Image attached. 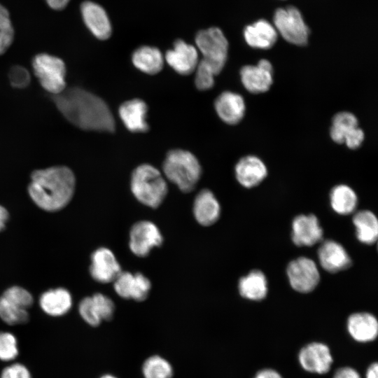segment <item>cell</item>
Here are the masks:
<instances>
[{
  "label": "cell",
  "instance_id": "obj_1",
  "mask_svg": "<svg viewBox=\"0 0 378 378\" xmlns=\"http://www.w3.org/2000/svg\"><path fill=\"white\" fill-rule=\"evenodd\" d=\"M59 112L74 125L85 130L113 132L115 122L106 103L80 88H66L54 95Z\"/></svg>",
  "mask_w": 378,
  "mask_h": 378
},
{
  "label": "cell",
  "instance_id": "obj_2",
  "mask_svg": "<svg viewBox=\"0 0 378 378\" xmlns=\"http://www.w3.org/2000/svg\"><path fill=\"white\" fill-rule=\"evenodd\" d=\"M76 178L67 167L55 166L35 170L28 186L34 202L46 211H57L71 200L75 190Z\"/></svg>",
  "mask_w": 378,
  "mask_h": 378
},
{
  "label": "cell",
  "instance_id": "obj_3",
  "mask_svg": "<svg viewBox=\"0 0 378 378\" xmlns=\"http://www.w3.org/2000/svg\"><path fill=\"white\" fill-rule=\"evenodd\" d=\"M130 189L142 204L155 209L164 200L168 186L162 173L149 164L139 165L132 173Z\"/></svg>",
  "mask_w": 378,
  "mask_h": 378
},
{
  "label": "cell",
  "instance_id": "obj_4",
  "mask_svg": "<svg viewBox=\"0 0 378 378\" xmlns=\"http://www.w3.org/2000/svg\"><path fill=\"white\" fill-rule=\"evenodd\" d=\"M163 173L183 192L195 189L202 176V167L192 153L183 149L169 150L162 164Z\"/></svg>",
  "mask_w": 378,
  "mask_h": 378
},
{
  "label": "cell",
  "instance_id": "obj_5",
  "mask_svg": "<svg viewBox=\"0 0 378 378\" xmlns=\"http://www.w3.org/2000/svg\"><path fill=\"white\" fill-rule=\"evenodd\" d=\"M195 43L202 55V60L218 75L225 65L228 42L221 29L210 27L197 32Z\"/></svg>",
  "mask_w": 378,
  "mask_h": 378
},
{
  "label": "cell",
  "instance_id": "obj_6",
  "mask_svg": "<svg viewBox=\"0 0 378 378\" xmlns=\"http://www.w3.org/2000/svg\"><path fill=\"white\" fill-rule=\"evenodd\" d=\"M32 67L41 85L48 92L56 95L66 89V66L62 59L40 53L34 57Z\"/></svg>",
  "mask_w": 378,
  "mask_h": 378
},
{
  "label": "cell",
  "instance_id": "obj_7",
  "mask_svg": "<svg viewBox=\"0 0 378 378\" xmlns=\"http://www.w3.org/2000/svg\"><path fill=\"white\" fill-rule=\"evenodd\" d=\"M274 27L288 43L296 46L307 43L309 29L302 14L293 6L279 8L274 15Z\"/></svg>",
  "mask_w": 378,
  "mask_h": 378
},
{
  "label": "cell",
  "instance_id": "obj_8",
  "mask_svg": "<svg viewBox=\"0 0 378 378\" xmlns=\"http://www.w3.org/2000/svg\"><path fill=\"white\" fill-rule=\"evenodd\" d=\"M162 243V234L154 223L140 220L131 227L129 247L134 255L141 258L146 257L152 249L160 246Z\"/></svg>",
  "mask_w": 378,
  "mask_h": 378
},
{
  "label": "cell",
  "instance_id": "obj_9",
  "mask_svg": "<svg viewBox=\"0 0 378 378\" xmlns=\"http://www.w3.org/2000/svg\"><path fill=\"white\" fill-rule=\"evenodd\" d=\"M330 135L337 144H345L349 148H359L365 138L358 127L357 118L351 113L342 111L335 114L332 120Z\"/></svg>",
  "mask_w": 378,
  "mask_h": 378
},
{
  "label": "cell",
  "instance_id": "obj_10",
  "mask_svg": "<svg viewBox=\"0 0 378 378\" xmlns=\"http://www.w3.org/2000/svg\"><path fill=\"white\" fill-rule=\"evenodd\" d=\"M286 272L291 287L299 293H309L319 283L320 274L316 263L306 257L292 260Z\"/></svg>",
  "mask_w": 378,
  "mask_h": 378
},
{
  "label": "cell",
  "instance_id": "obj_11",
  "mask_svg": "<svg viewBox=\"0 0 378 378\" xmlns=\"http://www.w3.org/2000/svg\"><path fill=\"white\" fill-rule=\"evenodd\" d=\"M113 288L122 298L141 302L148 298L151 282L141 272L122 271L113 281Z\"/></svg>",
  "mask_w": 378,
  "mask_h": 378
},
{
  "label": "cell",
  "instance_id": "obj_12",
  "mask_svg": "<svg viewBox=\"0 0 378 378\" xmlns=\"http://www.w3.org/2000/svg\"><path fill=\"white\" fill-rule=\"evenodd\" d=\"M240 78L244 87L250 92H265L273 83V67L265 59L255 65H245L240 70Z\"/></svg>",
  "mask_w": 378,
  "mask_h": 378
},
{
  "label": "cell",
  "instance_id": "obj_13",
  "mask_svg": "<svg viewBox=\"0 0 378 378\" xmlns=\"http://www.w3.org/2000/svg\"><path fill=\"white\" fill-rule=\"evenodd\" d=\"M121 272L120 263L109 248L101 247L92 253L90 273L96 281L102 284L113 282Z\"/></svg>",
  "mask_w": 378,
  "mask_h": 378
},
{
  "label": "cell",
  "instance_id": "obj_14",
  "mask_svg": "<svg viewBox=\"0 0 378 378\" xmlns=\"http://www.w3.org/2000/svg\"><path fill=\"white\" fill-rule=\"evenodd\" d=\"M167 63L178 74L188 76L195 71L199 62L197 48L181 39L176 40L172 49L165 54Z\"/></svg>",
  "mask_w": 378,
  "mask_h": 378
},
{
  "label": "cell",
  "instance_id": "obj_15",
  "mask_svg": "<svg viewBox=\"0 0 378 378\" xmlns=\"http://www.w3.org/2000/svg\"><path fill=\"white\" fill-rule=\"evenodd\" d=\"M298 360L304 370L317 374L328 372L333 360L329 347L321 342H312L304 346L299 353Z\"/></svg>",
  "mask_w": 378,
  "mask_h": 378
},
{
  "label": "cell",
  "instance_id": "obj_16",
  "mask_svg": "<svg viewBox=\"0 0 378 378\" xmlns=\"http://www.w3.org/2000/svg\"><path fill=\"white\" fill-rule=\"evenodd\" d=\"M80 12L85 24L97 38L106 40L111 36V22L102 6L95 2L85 1L80 5Z\"/></svg>",
  "mask_w": 378,
  "mask_h": 378
},
{
  "label": "cell",
  "instance_id": "obj_17",
  "mask_svg": "<svg viewBox=\"0 0 378 378\" xmlns=\"http://www.w3.org/2000/svg\"><path fill=\"white\" fill-rule=\"evenodd\" d=\"M323 230L314 214L299 215L292 223V240L298 246H311L322 239Z\"/></svg>",
  "mask_w": 378,
  "mask_h": 378
},
{
  "label": "cell",
  "instance_id": "obj_18",
  "mask_svg": "<svg viewBox=\"0 0 378 378\" xmlns=\"http://www.w3.org/2000/svg\"><path fill=\"white\" fill-rule=\"evenodd\" d=\"M214 106L218 117L228 125L239 123L244 118L246 111L242 96L231 91L220 93L215 100Z\"/></svg>",
  "mask_w": 378,
  "mask_h": 378
},
{
  "label": "cell",
  "instance_id": "obj_19",
  "mask_svg": "<svg viewBox=\"0 0 378 378\" xmlns=\"http://www.w3.org/2000/svg\"><path fill=\"white\" fill-rule=\"evenodd\" d=\"M235 177L244 187L251 188L260 184L267 176V169L261 159L255 155L241 158L234 167Z\"/></svg>",
  "mask_w": 378,
  "mask_h": 378
},
{
  "label": "cell",
  "instance_id": "obj_20",
  "mask_svg": "<svg viewBox=\"0 0 378 378\" xmlns=\"http://www.w3.org/2000/svg\"><path fill=\"white\" fill-rule=\"evenodd\" d=\"M318 257L321 267L331 273L346 270L351 264V260L345 248L333 240H326L321 244Z\"/></svg>",
  "mask_w": 378,
  "mask_h": 378
},
{
  "label": "cell",
  "instance_id": "obj_21",
  "mask_svg": "<svg viewBox=\"0 0 378 378\" xmlns=\"http://www.w3.org/2000/svg\"><path fill=\"white\" fill-rule=\"evenodd\" d=\"M148 106L141 99L123 102L119 107V117L125 127L132 132H146L149 129L146 122Z\"/></svg>",
  "mask_w": 378,
  "mask_h": 378
},
{
  "label": "cell",
  "instance_id": "obj_22",
  "mask_svg": "<svg viewBox=\"0 0 378 378\" xmlns=\"http://www.w3.org/2000/svg\"><path fill=\"white\" fill-rule=\"evenodd\" d=\"M220 203L208 190L203 189L195 197L193 202V215L196 221L202 226L214 224L220 216Z\"/></svg>",
  "mask_w": 378,
  "mask_h": 378
},
{
  "label": "cell",
  "instance_id": "obj_23",
  "mask_svg": "<svg viewBox=\"0 0 378 378\" xmlns=\"http://www.w3.org/2000/svg\"><path fill=\"white\" fill-rule=\"evenodd\" d=\"M346 327L351 337L358 342H368L376 339L378 322L374 316L367 312L354 313L347 320Z\"/></svg>",
  "mask_w": 378,
  "mask_h": 378
},
{
  "label": "cell",
  "instance_id": "obj_24",
  "mask_svg": "<svg viewBox=\"0 0 378 378\" xmlns=\"http://www.w3.org/2000/svg\"><path fill=\"white\" fill-rule=\"evenodd\" d=\"M246 43L254 48L268 49L276 43L278 33L275 27L265 20H259L248 25L244 31Z\"/></svg>",
  "mask_w": 378,
  "mask_h": 378
},
{
  "label": "cell",
  "instance_id": "obj_25",
  "mask_svg": "<svg viewBox=\"0 0 378 378\" xmlns=\"http://www.w3.org/2000/svg\"><path fill=\"white\" fill-rule=\"evenodd\" d=\"M39 305L48 315L61 316L70 310L72 306L71 295L65 288L51 289L41 295Z\"/></svg>",
  "mask_w": 378,
  "mask_h": 378
},
{
  "label": "cell",
  "instance_id": "obj_26",
  "mask_svg": "<svg viewBox=\"0 0 378 378\" xmlns=\"http://www.w3.org/2000/svg\"><path fill=\"white\" fill-rule=\"evenodd\" d=\"M132 61L136 69L150 75L159 73L164 65V57L161 51L148 46L136 48L132 53Z\"/></svg>",
  "mask_w": 378,
  "mask_h": 378
},
{
  "label": "cell",
  "instance_id": "obj_27",
  "mask_svg": "<svg viewBox=\"0 0 378 378\" xmlns=\"http://www.w3.org/2000/svg\"><path fill=\"white\" fill-rule=\"evenodd\" d=\"M239 294L246 299L261 300L267 294V281L260 270H254L242 276L238 284Z\"/></svg>",
  "mask_w": 378,
  "mask_h": 378
},
{
  "label": "cell",
  "instance_id": "obj_28",
  "mask_svg": "<svg viewBox=\"0 0 378 378\" xmlns=\"http://www.w3.org/2000/svg\"><path fill=\"white\" fill-rule=\"evenodd\" d=\"M358 239L366 244H374L378 237V221L376 216L369 210L358 211L353 217Z\"/></svg>",
  "mask_w": 378,
  "mask_h": 378
},
{
  "label": "cell",
  "instance_id": "obj_29",
  "mask_svg": "<svg viewBox=\"0 0 378 378\" xmlns=\"http://www.w3.org/2000/svg\"><path fill=\"white\" fill-rule=\"evenodd\" d=\"M330 205L339 214L348 215L352 213L357 205L356 192L349 186L344 184L335 186L330 194Z\"/></svg>",
  "mask_w": 378,
  "mask_h": 378
},
{
  "label": "cell",
  "instance_id": "obj_30",
  "mask_svg": "<svg viewBox=\"0 0 378 378\" xmlns=\"http://www.w3.org/2000/svg\"><path fill=\"white\" fill-rule=\"evenodd\" d=\"M142 372L144 378H172L173 368L166 359L155 355L144 361Z\"/></svg>",
  "mask_w": 378,
  "mask_h": 378
},
{
  "label": "cell",
  "instance_id": "obj_31",
  "mask_svg": "<svg viewBox=\"0 0 378 378\" xmlns=\"http://www.w3.org/2000/svg\"><path fill=\"white\" fill-rule=\"evenodd\" d=\"M0 318L8 325L24 324L29 321L27 310L0 297Z\"/></svg>",
  "mask_w": 378,
  "mask_h": 378
},
{
  "label": "cell",
  "instance_id": "obj_32",
  "mask_svg": "<svg viewBox=\"0 0 378 378\" xmlns=\"http://www.w3.org/2000/svg\"><path fill=\"white\" fill-rule=\"evenodd\" d=\"M14 38V29L7 9L0 4V55L10 46Z\"/></svg>",
  "mask_w": 378,
  "mask_h": 378
},
{
  "label": "cell",
  "instance_id": "obj_33",
  "mask_svg": "<svg viewBox=\"0 0 378 378\" xmlns=\"http://www.w3.org/2000/svg\"><path fill=\"white\" fill-rule=\"evenodd\" d=\"M18 340L15 336L6 331L0 332V360L12 361L18 356Z\"/></svg>",
  "mask_w": 378,
  "mask_h": 378
},
{
  "label": "cell",
  "instance_id": "obj_34",
  "mask_svg": "<svg viewBox=\"0 0 378 378\" xmlns=\"http://www.w3.org/2000/svg\"><path fill=\"white\" fill-rule=\"evenodd\" d=\"M2 296L26 310L29 309L34 303L31 294L25 288L20 286H12L8 288L4 292Z\"/></svg>",
  "mask_w": 378,
  "mask_h": 378
},
{
  "label": "cell",
  "instance_id": "obj_35",
  "mask_svg": "<svg viewBox=\"0 0 378 378\" xmlns=\"http://www.w3.org/2000/svg\"><path fill=\"white\" fill-rule=\"evenodd\" d=\"M195 71V84L198 90H207L213 88L216 75L210 66L200 59Z\"/></svg>",
  "mask_w": 378,
  "mask_h": 378
},
{
  "label": "cell",
  "instance_id": "obj_36",
  "mask_svg": "<svg viewBox=\"0 0 378 378\" xmlns=\"http://www.w3.org/2000/svg\"><path fill=\"white\" fill-rule=\"evenodd\" d=\"M78 312L81 318L91 326H97L102 322L92 297L81 300L78 304Z\"/></svg>",
  "mask_w": 378,
  "mask_h": 378
},
{
  "label": "cell",
  "instance_id": "obj_37",
  "mask_svg": "<svg viewBox=\"0 0 378 378\" xmlns=\"http://www.w3.org/2000/svg\"><path fill=\"white\" fill-rule=\"evenodd\" d=\"M91 297L102 321L111 320L115 312V304L112 300L99 293H95Z\"/></svg>",
  "mask_w": 378,
  "mask_h": 378
},
{
  "label": "cell",
  "instance_id": "obj_38",
  "mask_svg": "<svg viewBox=\"0 0 378 378\" xmlns=\"http://www.w3.org/2000/svg\"><path fill=\"white\" fill-rule=\"evenodd\" d=\"M8 78L11 85L19 89L28 86L31 80L30 74L27 69L18 65L10 68Z\"/></svg>",
  "mask_w": 378,
  "mask_h": 378
},
{
  "label": "cell",
  "instance_id": "obj_39",
  "mask_svg": "<svg viewBox=\"0 0 378 378\" xmlns=\"http://www.w3.org/2000/svg\"><path fill=\"white\" fill-rule=\"evenodd\" d=\"M0 378H31V374L24 365L15 363L4 368Z\"/></svg>",
  "mask_w": 378,
  "mask_h": 378
},
{
  "label": "cell",
  "instance_id": "obj_40",
  "mask_svg": "<svg viewBox=\"0 0 378 378\" xmlns=\"http://www.w3.org/2000/svg\"><path fill=\"white\" fill-rule=\"evenodd\" d=\"M333 378H360L358 372L352 368L344 367L336 371Z\"/></svg>",
  "mask_w": 378,
  "mask_h": 378
},
{
  "label": "cell",
  "instance_id": "obj_41",
  "mask_svg": "<svg viewBox=\"0 0 378 378\" xmlns=\"http://www.w3.org/2000/svg\"><path fill=\"white\" fill-rule=\"evenodd\" d=\"M254 378H282V377L274 370L264 369L259 371Z\"/></svg>",
  "mask_w": 378,
  "mask_h": 378
},
{
  "label": "cell",
  "instance_id": "obj_42",
  "mask_svg": "<svg viewBox=\"0 0 378 378\" xmlns=\"http://www.w3.org/2000/svg\"><path fill=\"white\" fill-rule=\"evenodd\" d=\"M46 1L52 9L60 10L67 6L70 0H46Z\"/></svg>",
  "mask_w": 378,
  "mask_h": 378
},
{
  "label": "cell",
  "instance_id": "obj_43",
  "mask_svg": "<svg viewBox=\"0 0 378 378\" xmlns=\"http://www.w3.org/2000/svg\"><path fill=\"white\" fill-rule=\"evenodd\" d=\"M8 219V213L7 210L0 205V232L4 229Z\"/></svg>",
  "mask_w": 378,
  "mask_h": 378
},
{
  "label": "cell",
  "instance_id": "obj_44",
  "mask_svg": "<svg viewBox=\"0 0 378 378\" xmlns=\"http://www.w3.org/2000/svg\"><path fill=\"white\" fill-rule=\"evenodd\" d=\"M366 378H378V365L377 363L371 364L367 370Z\"/></svg>",
  "mask_w": 378,
  "mask_h": 378
},
{
  "label": "cell",
  "instance_id": "obj_45",
  "mask_svg": "<svg viewBox=\"0 0 378 378\" xmlns=\"http://www.w3.org/2000/svg\"><path fill=\"white\" fill-rule=\"evenodd\" d=\"M100 378H117V377L112 374H106L102 376Z\"/></svg>",
  "mask_w": 378,
  "mask_h": 378
}]
</instances>
